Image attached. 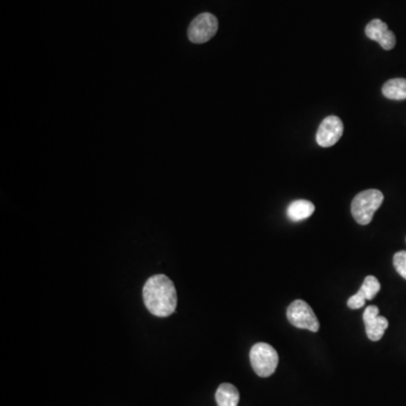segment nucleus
I'll use <instances>...</instances> for the list:
<instances>
[{
    "label": "nucleus",
    "mask_w": 406,
    "mask_h": 406,
    "mask_svg": "<svg viewBox=\"0 0 406 406\" xmlns=\"http://www.w3.org/2000/svg\"><path fill=\"white\" fill-rule=\"evenodd\" d=\"M145 306L151 314L167 317L176 311V288L165 275H153L142 289Z\"/></svg>",
    "instance_id": "f257e3e1"
},
{
    "label": "nucleus",
    "mask_w": 406,
    "mask_h": 406,
    "mask_svg": "<svg viewBox=\"0 0 406 406\" xmlns=\"http://www.w3.org/2000/svg\"><path fill=\"white\" fill-rule=\"evenodd\" d=\"M384 201V196L378 190L370 189L362 191L354 196L351 203V214L359 225H369L373 214Z\"/></svg>",
    "instance_id": "f03ea898"
},
{
    "label": "nucleus",
    "mask_w": 406,
    "mask_h": 406,
    "mask_svg": "<svg viewBox=\"0 0 406 406\" xmlns=\"http://www.w3.org/2000/svg\"><path fill=\"white\" fill-rule=\"evenodd\" d=\"M250 365L257 376L266 378L275 373L279 364L278 352L268 343L253 345L250 352Z\"/></svg>",
    "instance_id": "7ed1b4c3"
},
{
    "label": "nucleus",
    "mask_w": 406,
    "mask_h": 406,
    "mask_svg": "<svg viewBox=\"0 0 406 406\" xmlns=\"http://www.w3.org/2000/svg\"><path fill=\"white\" fill-rule=\"evenodd\" d=\"M288 321L291 325L302 330L317 332L320 330V322L312 307L304 300H295L291 302L287 311Z\"/></svg>",
    "instance_id": "20e7f679"
},
{
    "label": "nucleus",
    "mask_w": 406,
    "mask_h": 406,
    "mask_svg": "<svg viewBox=\"0 0 406 406\" xmlns=\"http://www.w3.org/2000/svg\"><path fill=\"white\" fill-rule=\"evenodd\" d=\"M218 31V19L210 12H203L196 16L190 24L187 37L196 44L208 42Z\"/></svg>",
    "instance_id": "39448f33"
},
{
    "label": "nucleus",
    "mask_w": 406,
    "mask_h": 406,
    "mask_svg": "<svg viewBox=\"0 0 406 406\" xmlns=\"http://www.w3.org/2000/svg\"><path fill=\"white\" fill-rule=\"evenodd\" d=\"M343 130L342 120L335 116H326L318 128L316 141L324 148L334 146L342 137Z\"/></svg>",
    "instance_id": "423d86ee"
},
{
    "label": "nucleus",
    "mask_w": 406,
    "mask_h": 406,
    "mask_svg": "<svg viewBox=\"0 0 406 406\" xmlns=\"http://www.w3.org/2000/svg\"><path fill=\"white\" fill-rule=\"evenodd\" d=\"M367 37H369L370 40L378 42L382 46V49L389 50L394 49L396 46V37L393 32L389 31L387 24L380 19H373L367 24L366 28Z\"/></svg>",
    "instance_id": "0eeeda50"
},
{
    "label": "nucleus",
    "mask_w": 406,
    "mask_h": 406,
    "mask_svg": "<svg viewBox=\"0 0 406 406\" xmlns=\"http://www.w3.org/2000/svg\"><path fill=\"white\" fill-rule=\"evenodd\" d=\"M367 336L371 341H379L387 330L388 321L384 316H379L377 306H368L364 313Z\"/></svg>",
    "instance_id": "6e6552de"
},
{
    "label": "nucleus",
    "mask_w": 406,
    "mask_h": 406,
    "mask_svg": "<svg viewBox=\"0 0 406 406\" xmlns=\"http://www.w3.org/2000/svg\"><path fill=\"white\" fill-rule=\"evenodd\" d=\"M380 290V284L378 279L373 275H368L364 280V284L356 295L350 297L348 306L351 309H360L364 307L366 300H371L377 296Z\"/></svg>",
    "instance_id": "1a4fd4ad"
},
{
    "label": "nucleus",
    "mask_w": 406,
    "mask_h": 406,
    "mask_svg": "<svg viewBox=\"0 0 406 406\" xmlns=\"http://www.w3.org/2000/svg\"><path fill=\"white\" fill-rule=\"evenodd\" d=\"M315 205L308 200H296L288 205L287 216L291 221H302L314 214Z\"/></svg>",
    "instance_id": "9d476101"
},
{
    "label": "nucleus",
    "mask_w": 406,
    "mask_h": 406,
    "mask_svg": "<svg viewBox=\"0 0 406 406\" xmlns=\"http://www.w3.org/2000/svg\"><path fill=\"white\" fill-rule=\"evenodd\" d=\"M216 400L218 406H239V389L228 382L221 384L216 391Z\"/></svg>",
    "instance_id": "9b49d317"
},
{
    "label": "nucleus",
    "mask_w": 406,
    "mask_h": 406,
    "mask_svg": "<svg viewBox=\"0 0 406 406\" xmlns=\"http://www.w3.org/2000/svg\"><path fill=\"white\" fill-rule=\"evenodd\" d=\"M382 95L388 100L403 101L406 100V80L404 78H394L388 80L382 86Z\"/></svg>",
    "instance_id": "f8f14e48"
},
{
    "label": "nucleus",
    "mask_w": 406,
    "mask_h": 406,
    "mask_svg": "<svg viewBox=\"0 0 406 406\" xmlns=\"http://www.w3.org/2000/svg\"><path fill=\"white\" fill-rule=\"evenodd\" d=\"M393 263L397 273L406 280V250L397 252L393 259Z\"/></svg>",
    "instance_id": "ddd939ff"
}]
</instances>
